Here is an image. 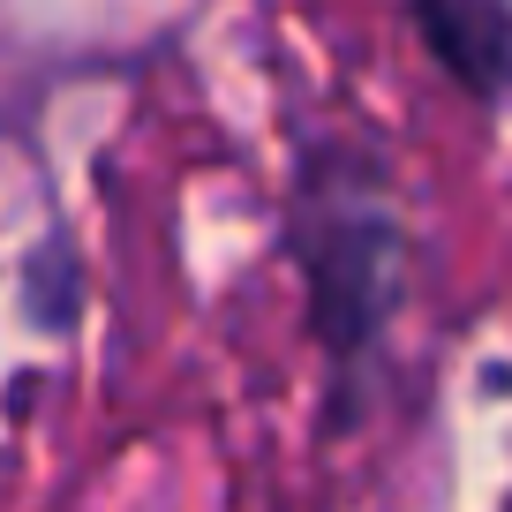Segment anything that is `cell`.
Listing matches in <instances>:
<instances>
[{
	"label": "cell",
	"mask_w": 512,
	"mask_h": 512,
	"mask_svg": "<svg viewBox=\"0 0 512 512\" xmlns=\"http://www.w3.org/2000/svg\"><path fill=\"white\" fill-rule=\"evenodd\" d=\"M287 256L302 272L309 324L332 369L369 362L407 294V219L392 181L354 144H309L287 196Z\"/></svg>",
	"instance_id": "cell-1"
},
{
	"label": "cell",
	"mask_w": 512,
	"mask_h": 512,
	"mask_svg": "<svg viewBox=\"0 0 512 512\" xmlns=\"http://www.w3.org/2000/svg\"><path fill=\"white\" fill-rule=\"evenodd\" d=\"M415 31L467 98H512V0H415Z\"/></svg>",
	"instance_id": "cell-2"
},
{
	"label": "cell",
	"mask_w": 512,
	"mask_h": 512,
	"mask_svg": "<svg viewBox=\"0 0 512 512\" xmlns=\"http://www.w3.org/2000/svg\"><path fill=\"white\" fill-rule=\"evenodd\" d=\"M23 287H31V324H46V332H61V324H76V302H83V272L76 256H68V241H38L31 264H23Z\"/></svg>",
	"instance_id": "cell-3"
},
{
	"label": "cell",
	"mask_w": 512,
	"mask_h": 512,
	"mask_svg": "<svg viewBox=\"0 0 512 512\" xmlns=\"http://www.w3.org/2000/svg\"><path fill=\"white\" fill-rule=\"evenodd\" d=\"M497 512H512V497H505V505H497Z\"/></svg>",
	"instance_id": "cell-4"
}]
</instances>
